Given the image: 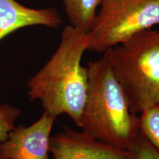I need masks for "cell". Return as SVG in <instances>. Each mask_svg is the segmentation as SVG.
Here are the masks:
<instances>
[{
	"mask_svg": "<svg viewBox=\"0 0 159 159\" xmlns=\"http://www.w3.org/2000/svg\"><path fill=\"white\" fill-rule=\"evenodd\" d=\"M86 49V33L66 26L56 51L27 83L30 100L39 99L49 114L68 115L78 127L88 89L87 67L81 65Z\"/></svg>",
	"mask_w": 159,
	"mask_h": 159,
	"instance_id": "cell-1",
	"label": "cell"
},
{
	"mask_svg": "<svg viewBox=\"0 0 159 159\" xmlns=\"http://www.w3.org/2000/svg\"><path fill=\"white\" fill-rule=\"evenodd\" d=\"M88 89L80 128L91 138L128 150L140 130L107 55L89 62Z\"/></svg>",
	"mask_w": 159,
	"mask_h": 159,
	"instance_id": "cell-2",
	"label": "cell"
},
{
	"mask_svg": "<svg viewBox=\"0 0 159 159\" xmlns=\"http://www.w3.org/2000/svg\"><path fill=\"white\" fill-rule=\"evenodd\" d=\"M104 53L133 114H141L157 105L159 32L146 30Z\"/></svg>",
	"mask_w": 159,
	"mask_h": 159,
	"instance_id": "cell-3",
	"label": "cell"
},
{
	"mask_svg": "<svg viewBox=\"0 0 159 159\" xmlns=\"http://www.w3.org/2000/svg\"><path fill=\"white\" fill-rule=\"evenodd\" d=\"M86 33V50L104 53L159 25V0H104Z\"/></svg>",
	"mask_w": 159,
	"mask_h": 159,
	"instance_id": "cell-4",
	"label": "cell"
},
{
	"mask_svg": "<svg viewBox=\"0 0 159 159\" xmlns=\"http://www.w3.org/2000/svg\"><path fill=\"white\" fill-rule=\"evenodd\" d=\"M56 118L43 112L30 126L15 127L0 142V159H49L50 134Z\"/></svg>",
	"mask_w": 159,
	"mask_h": 159,
	"instance_id": "cell-5",
	"label": "cell"
},
{
	"mask_svg": "<svg viewBox=\"0 0 159 159\" xmlns=\"http://www.w3.org/2000/svg\"><path fill=\"white\" fill-rule=\"evenodd\" d=\"M49 152L54 159H133L128 150L67 128L50 137Z\"/></svg>",
	"mask_w": 159,
	"mask_h": 159,
	"instance_id": "cell-6",
	"label": "cell"
},
{
	"mask_svg": "<svg viewBox=\"0 0 159 159\" xmlns=\"http://www.w3.org/2000/svg\"><path fill=\"white\" fill-rule=\"evenodd\" d=\"M61 23L55 9H33L16 0H0V41L23 27L43 25L57 28Z\"/></svg>",
	"mask_w": 159,
	"mask_h": 159,
	"instance_id": "cell-7",
	"label": "cell"
},
{
	"mask_svg": "<svg viewBox=\"0 0 159 159\" xmlns=\"http://www.w3.org/2000/svg\"><path fill=\"white\" fill-rule=\"evenodd\" d=\"M104 0H63L71 26L88 33L97 15V9Z\"/></svg>",
	"mask_w": 159,
	"mask_h": 159,
	"instance_id": "cell-8",
	"label": "cell"
},
{
	"mask_svg": "<svg viewBox=\"0 0 159 159\" xmlns=\"http://www.w3.org/2000/svg\"><path fill=\"white\" fill-rule=\"evenodd\" d=\"M139 125L140 132L159 151V108L157 105L141 113Z\"/></svg>",
	"mask_w": 159,
	"mask_h": 159,
	"instance_id": "cell-9",
	"label": "cell"
},
{
	"mask_svg": "<svg viewBox=\"0 0 159 159\" xmlns=\"http://www.w3.org/2000/svg\"><path fill=\"white\" fill-rule=\"evenodd\" d=\"M128 151L133 159H159V151L141 132Z\"/></svg>",
	"mask_w": 159,
	"mask_h": 159,
	"instance_id": "cell-10",
	"label": "cell"
},
{
	"mask_svg": "<svg viewBox=\"0 0 159 159\" xmlns=\"http://www.w3.org/2000/svg\"><path fill=\"white\" fill-rule=\"evenodd\" d=\"M20 111L7 104H0V142L6 140L9 133L15 128Z\"/></svg>",
	"mask_w": 159,
	"mask_h": 159,
	"instance_id": "cell-11",
	"label": "cell"
},
{
	"mask_svg": "<svg viewBox=\"0 0 159 159\" xmlns=\"http://www.w3.org/2000/svg\"><path fill=\"white\" fill-rule=\"evenodd\" d=\"M157 106H158V108H159V102H158V103H157Z\"/></svg>",
	"mask_w": 159,
	"mask_h": 159,
	"instance_id": "cell-12",
	"label": "cell"
}]
</instances>
